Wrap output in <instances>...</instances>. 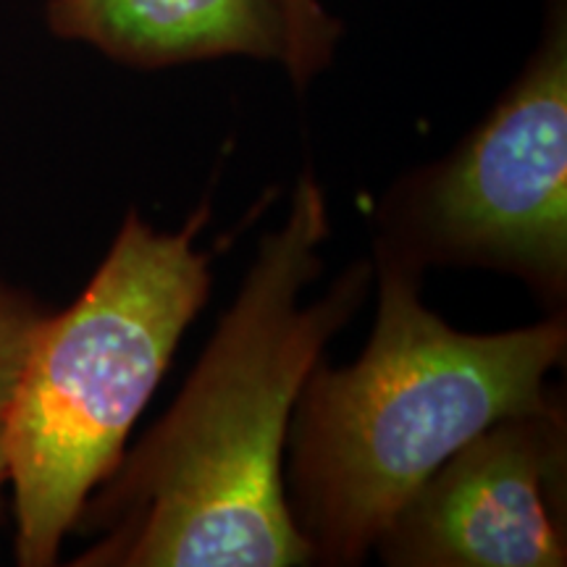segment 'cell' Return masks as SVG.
Instances as JSON below:
<instances>
[{"instance_id":"6da1fadb","label":"cell","mask_w":567,"mask_h":567,"mask_svg":"<svg viewBox=\"0 0 567 567\" xmlns=\"http://www.w3.org/2000/svg\"><path fill=\"white\" fill-rule=\"evenodd\" d=\"M329 203L316 176L260 239L237 300L168 413L84 502V567H295L316 563L287 502L284 450L305 381L373 284L358 260L305 305L321 276Z\"/></svg>"},{"instance_id":"7a4b0ae2","label":"cell","mask_w":567,"mask_h":567,"mask_svg":"<svg viewBox=\"0 0 567 567\" xmlns=\"http://www.w3.org/2000/svg\"><path fill=\"white\" fill-rule=\"evenodd\" d=\"M379 313L352 365L318 363L289 423V513L318 563L360 565L402 505L496 421L547 410L565 313L465 334L421 302V271L375 250Z\"/></svg>"},{"instance_id":"3957f363","label":"cell","mask_w":567,"mask_h":567,"mask_svg":"<svg viewBox=\"0 0 567 567\" xmlns=\"http://www.w3.org/2000/svg\"><path fill=\"white\" fill-rule=\"evenodd\" d=\"M208 205L176 234L130 210L87 289L34 326L3 415L17 563L48 567L84 502L122 463L134 421L210 292L195 237Z\"/></svg>"},{"instance_id":"277c9868","label":"cell","mask_w":567,"mask_h":567,"mask_svg":"<svg viewBox=\"0 0 567 567\" xmlns=\"http://www.w3.org/2000/svg\"><path fill=\"white\" fill-rule=\"evenodd\" d=\"M384 250L408 266H478L538 297L567 292V3L492 113L444 161L394 187Z\"/></svg>"},{"instance_id":"5b68a950","label":"cell","mask_w":567,"mask_h":567,"mask_svg":"<svg viewBox=\"0 0 567 567\" xmlns=\"http://www.w3.org/2000/svg\"><path fill=\"white\" fill-rule=\"evenodd\" d=\"M394 567H563L567 425L559 402L460 446L375 542Z\"/></svg>"},{"instance_id":"8992f818","label":"cell","mask_w":567,"mask_h":567,"mask_svg":"<svg viewBox=\"0 0 567 567\" xmlns=\"http://www.w3.org/2000/svg\"><path fill=\"white\" fill-rule=\"evenodd\" d=\"M45 17L55 38L134 69L226 55L287 59L281 0H51Z\"/></svg>"},{"instance_id":"52a82bcc","label":"cell","mask_w":567,"mask_h":567,"mask_svg":"<svg viewBox=\"0 0 567 567\" xmlns=\"http://www.w3.org/2000/svg\"><path fill=\"white\" fill-rule=\"evenodd\" d=\"M287 17V66L295 87L305 90L316 74L329 66L342 34V24L329 17L318 0H281Z\"/></svg>"},{"instance_id":"ba28073f","label":"cell","mask_w":567,"mask_h":567,"mask_svg":"<svg viewBox=\"0 0 567 567\" xmlns=\"http://www.w3.org/2000/svg\"><path fill=\"white\" fill-rule=\"evenodd\" d=\"M40 318L38 305L17 292L0 310V421H3L6 408L11 402L27 347H30L32 331Z\"/></svg>"},{"instance_id":"9c48e42d","label":"cell","mask_w":567,"mask_h":567,"mask_svg":"<svg viewBox=\"0 0 567 567\" xmlns=\"http://www.w3.org/2000/svg\"><path fill=\"white\" fill-rule=\"evenodd\" d=\"M9 486V460H6L3 421H0V509H3V488Z\"/></svg>"},{"instance_id":"30bf717a","label":"cell","mask_w":567,"mask_h":567,"mask_svg":"<svg viewBox=\"0 0 567 567\" xmlns=\"http://www.w3.org/2000/svg\"><path fill=\"white\" fill-rule=\"evenodd\" d=\"M11 295L13 292H9V289H0V310H3V305L11 300Z\"/></svg>"}]
</instances>
